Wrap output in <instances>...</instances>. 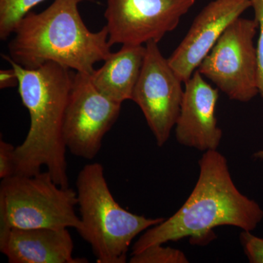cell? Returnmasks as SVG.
I'll return each mask as SVG.
<instances>
[{
	"label": "cell",
	"instance_id": "obj_3",
	"mask_svg": "<svg viewBox=\"0 0 263 263\" xmlns=\"http://www.w3.org/2000/svg\"><path fill=\"white\" fill-rule=\"evenodd\" d=\"M54 0L41 13L30 11L18 22L8 43L10 60L24 68L55 62L76 72L91 74L97 62L112 53L106 27L91 32L79 12L84 2Z\"/></svg>",
	"mask_w": 263,
	"mask_h": 263
},
{
	"label": "cell",
	"instance_id": "obj_9",
	"mask_svg": "<svg viewBox=\"0 0 263 263\" xmlns=\"http://www.w3.org/2000/svg\"><path fill=\"white\" fill-rule=\"evenodd\" d=\"M196 0H107L105 16L108 41L141 46L159 43L175 30Z\"/></svg>",
	"mask_w": 263,
	"mask_h": 263
},
{
	"label": "cell",
	"instance_id": "obj_1",
	"mask_svg": "<svg viewBox=\"0 0 263 263\" xmlns=\"http://www.w3.org/2000/svg\"><path fill=\"white\" fill-rule=\"evenodd\" d=\"M199 167L198 179L184 204L168 219L143 232L132 254L184 238L202 245L214 239L213 230L219 226L251 232L257 228L263 218L262 208L235 186L226 157L217 150L207 151Z\"/></svg>",
	"mask_w": 263,
	"mask_h": 263
},
{
	"label": "cell",
	"instance_id": "obj_15",
	"mask_svg": "<svg viewBox=\"0 0 263 263\" xmlns=\"http://www.w3.org/2000/svg\"><path fill=\"white\" fill-rule=\"evenodd\" d=\"M163 245L150 246L138 253L132 254L130 263H188L186 254L179 249L163 247Z\"/></svg>",
	"mask_w": 263,
	"mask_h": 263
},
{
	"label": "cell",
	"instance_id": "obj_4",
	"mask_svg": "<svg viewBox=\"0 0 263 263\" xmlns=\"http://www.w3.org/2000/svg\"><path fill=\"white\" fill-rule=\"evenodd\" d=\"M81 238L91 247L98 263H125L133 240L164 218H146L128 212L114 198L103 166L86 164L76 181Z\"/></svg>",
	"mask_w": 263,
	"mask_h": 263
},
{
	"label": "cell",
	"instance_id": "obj_6",
	"mask_svg": "<svg viewBox=\"0 0 263 263\" xmlns=\"http://www.w3.org/2000/svg\"><path fill=\"white\" fill-rule=\"evenodd\" d=\"M255 18L235 19L228 26L197 70L230 99L248 103L259 94Z\"/></svg>",
	"mask_w": 263,
	"mask_h": 263
},
{
	"label": "cell",
	"instance_id": "obj_19",
	"mask_svg": "<svg viewBox=\"0 0 263 263\" xmlns=\"http://www.w3.org/2000/svg\"><path fill=\"white\" fill-rule=\"evenodd\" d=\"M18 86V79L13 67L0 70V89H5Z\"/></svg>",
	"mask_w": 263,
	"mask_h": 263
},
{
	"label": "cell",
	"instance_id": "obj_12",
	"mask_svg": "<svg viewBox=\"0 0 263 263\" xmlns=\"http://www.w3.org/2000/svg\"><path fill=\"white\" fill-rule=\"evenodd\" d=\"M68 228L12 229L0 235V251L10 263H86L73 257Z\"/></svg>",
	"mask_w": 263,
	"mask_h": 263
},
{
	"label": "cell",
	"instance_id": "obj_16",
	"mask_svg": "<svg viewBox=\"0 0 263 263\" xmlns=\"http://www.w3.org/2000/svg\"><path fill=\"white\" fill-rule=\"evenodd\" d=\"M251 8H253L254 18L258 23L259 38L257 41V51L258 61L257 86L259 94L263 100V0H250Z\"/></svg>",
	"mask_w": 263,
	"mask_h": 263
},
{
	"label": "cell",
	"instance_id": "obj_13",
	"mask_svg": "<svg viewBox=\"0 0 263 263\" xmlns=\"http://www.w3.org/2000/svg\"><path fill=\"white\" fill-rule=\"evenodd\" d=\"M146 54V46L122 45V48L90 74L95 87L107 98L122 104L132 100Z\"/></svg>",
	"mask_w": 263,
	"mask_h": 263
},
{
	"label": "cell",
	"instance_id": "obj_5",
	"mask_svg": "<svg viewBox=\"0 0 263 263\" xmlns=\"http://www.w3.org/2000/svg\"><path fill=\"white\" fill-rule=\"evenodd\" d=\"M77 193L57 184L46 172L13 175L0 184V235L12 229L81 228Z\"/></svg>",
	"mask_w": 263,
	"mask_h": 263
},
{
	"label": "cell",
	"instance_id": "obj_14",
	"mask_svg": "<svg viewBox=\"0 0 263 263\" xmlns=\"http://www.w3.org/2000/svg\"><path fill=\"white\" fill-rule=\"evenodd\" d=\"M45 0H0V39L13 35L18 22Z\"/></svg>",
	"mask_w": 263,
	"mask_h": 263
},
{
	"label": "cell",
	"instance_id": "obj_17",
	"mask_svg": "<svg viewBox=\"0 0 263 263\" xmlns=\"http://www.w3.org/2000/svg\"><path fill=\"white\" fill-rule=\"evenodd\" d=\"M240 240L249 262L263 263V238L256 236L251 231L243 230Z\"/></svg>",
	"mask_w": 263,
	"mask_h": 263
},
{
	"label": "cell",
	"instance_id": "obj_11",
	"mask_svg": "<svg viewBox=\"0 0 263 263\" xmlns=\"http://www.w3.org/2000/svg\"><path fill=\"white\" fill-rule=\"evenodd\" d=\"M219 89L205 81L198 70L185 82L184 93L176 126L179 144L207 152L217 150L222 131L217 125Z\"/></svg>",
	"mask_w": 263,
	"mask_h": 263
},
{
	"label": "cell",
	"instance_id": "obj_10",
	"mask_svg": "<svg viewBox=\"0 0 263 263\" xmlns=\"http://www.w3.org/2000/svg\"><path fill=\"white\" fill-rule=\"evenodd\" d=\"M251 6L250 0H213L202 8L167 59L183 83L192 77L228 26Z\"/></svg>",
	"mask_w": 263,
	"mask_h": 263
},
{
	"label": "cell",
	"instance_id": "obj_7",
	"mask_svg": "<svg viewBox=\"0 0 263 263\" xmlns=\"http://www.w3.org/2000/svg\"><path fill=\"white\" fill-rule=\"evenodd\" d=\"M122 104L107 98L93 84L90 74L76 72L66 110L63 136L67 150L93 160L105 135L120 115Z\"/></svg>",
	"mask_w": 263,
	"mask_h": 263
},
{
	"label": "cell",
	"instance_id": "obj_8",
	"mask_svg": "<svg viewBox=\"0 0 263 263\" xmlns=\"http://www.w3.org/2000/svg\"><path fill=\"white\" fill-rule=\"evenodd\" d=\"M159 48L146 44V54L132 100L141 108L157 146H163L179 118L184 89Z\"/></svg>",
	"mask_w": 263,
	"mask_h": 263
},
{
	"label": "cell",
	"instance_id": "obj_2",
	"mask_svg": "<svg viewBox=\"0 0 263 263\" xmlns=\"http://www.w3.org/2000/svg\"><path fill=\"white\" fill-rule=\"evenodd\" d=\"M3 58L18 76L19 95L30 117L28 133L15 147L14 175L33 176L46 167L57 184L69 187L63 127L74 73L55 62L29 70Z\"/></svg>",
	"mask_w": 263,
	"mask_h": 263
},
{
	"label": "cell",
	"instance_id": "obj_18",
	"mask_svg": "<svg viewBox=\"0 0 263 263\" xmlns=\"http://www.w3.org/2000/svg\"><path fill=\"white\" fill-rule=\"evenodd\" d=\"M15 147L0 139V179H4L15 174Z\"/></svg>",
	"mask_w": 263,
	"mask_h": 263
}]
</instances>
